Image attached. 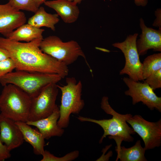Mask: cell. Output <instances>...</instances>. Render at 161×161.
<instances>
[{
    "instance_id": "6da1fadb",
    "label": "cell",
    "mask_w": 161,
    "mask_h": 161,
    "mask_svg": "<svg viewBox=\"0 0 161 161\" xmlns=\"http://www.w3.org/2000/svg\"><path fill=\"white\" fill-rule=\"evenodd\" d=\"M42 39L23 43L0 37V47L7 51L16 70L57 74L64 78L68 74V66L41 50Z\"/></svg>"
},
{
    "instance_id": "7a4b0ae2",
    "label": "cell",
    "mask_w": 161,
    "mask_h": 161,
    "mask_svg": "<svg viewBox=\"0 0 161 161\" xmlns=\"http://www.w3.org/2000/svg\"><path fill=\"white\" fill-rule=\"evenodd\" d=\"M100 104L102 109L106 114L112 115V118L97 120L79 116L77 118L81 122H89L96 123L102 128L104 133L99 140L100 144L107 136H109V139L115 140L117 144L116 148L121 146L123 141L133 142L134 139L131 135L136 133L126 123L127 120L132 115L130 114H121L115 111L109 104V98L107 96L103 97Z\"/></svg>"
},
{
    "instance_id": "3957f363",
    "label": "cell",
    "mask_w": 161,
    "mask_h": 161,
    "mask_svg": "<svg viewBox=\"0 0 161 161\" xmlns=\"http://www.w3.org/2000/svg\"><path fill=\"white\" fill-rule=\"evenodd\" d=\"M0 95L1 114L15 122L28 121L32 98L16 86H3Z\"/></svg>"
},
{
    "instance_id": "277c9868",
    "label": "cell",
    "mask_w": 161,
    "mask_h": 161,
    "mask_svg": "<svg viewBox=\"0 0 161 161\" xmlns=\"http://www.w3.org/2000/svg\"><path fill=\"white\" fill-rule=\"evenodd\" d=\"M62 79L57 74L16 70L0 78V83L3 86L8 84H14L32 98L36 96L47 85L52 83H57Z\"/></svg>"
},
{
    "instance_id": "5b68a950",
    "label": "cell",
    "mask_w": 161,
    "mask_h": 161,
    "mask_svg": "<svg viewBox=\"0 0 161 161\" xmlns=\"http://www.w3.org/2000/svg\"><path fill=\"white\" fill-rule=\"evenodd\" d=\"M65 85H57L61 92V105L59 108L60 117L58 125L65 128L69 126L71 114H78L83 108L85 103L81 98L82 84L81 81L77 82L73 77L66 79Z\"/></svg>"
},
{
    "instance_id": "8992f818",
    "label": "cell",
    "mask_w": 161,
    "mask_h": 161,
    "mask_svg": "<svg viewBox=\"0 0 161 161\" xmlns=\"http://www.w3.org/2000/svg\"><path fill=\"white\" fill-rule=\"evenodd\" d=\"M39 47L44 53L67 66L81 56L84 59L92 72L84 53L78 43L75 41L64 42L57 36H49L42 40Z\"/></svg>"
},
{
    "instance_id": "52a82bcc",
    "label": "cell",
    "mask_w": 161,
    "mask_h": 161,
    "mask_svg": "<svg viewBox=\"0 0 161 161\" xmlns=\"http://www.w3.org/2000/svg\"><path fill=\"white\" fill-rule=\"evenodd\" d=\"M138 35L137 33L129 35L124 41L112 44L120 50L125 58V65L120 75L127 74L129 78L137 81L143 80L142 63L140 60L136 44Z\"/></svg>"
},
{
    "instance_id": "ba28073f",
    "label": "cell",
    "mask_w": 161,
    "mask_h": 161,
    "mask_svg": "<svg viewBox=\"0 0 161 161\" xmlns=\"http://www.w3.org/2000/svg\"><path fill=\"white\" fill-rule=\"evenodd\" d=\"M58 92L57 83H52L44 86L36 96L32 98L28 121H36L50 115L58 106L55 102Z\"/></svg>"
},
{
    "instance_id": "9c48e42d",
    "label": "cell",
    "mask_w": 161,
    "mask_h": 161,
    "mask_svg": "<svg viewBox=\"0 0 161 161\" xmlns=\"http://www.w3.org/2000/svg\"><path fill=\"white\" fill-rule=\"evenodd\" d=\"M126 122L142 139L146 150L161 145V119L157 122H151L136 114L127 119Z\"/></svg>"
},
{
    "instance_id": "30bf717a",
    "label": "cell",
    "mask_w": 161,
    "mask_h": 161,
    "mask_svg": "<svg viewBox=\"0 0 161 161\" xmlns=\"http://www.w3.org/2000/svg\"><path fill=\"white\" fill-rule=\"evenodd\" d=\"M123 80L128 88L125 94L132 98L133 105L141 102L150 110L155 109L161 112V97L157 96L147 84L126 77Z\"/></svg>"
},
{
    "instance_id": "8fae6325",
    "label": "cell",
    "mask_w": 161,
    "mask_h": 161,
    "mask_svg": "<svg viewBox=\"0 0 161 161\" xmlns=\"http://www.w3.org/2000/svg\"><path fill=\"white\" fill-rule=\"evenodd\" d=\"M24 13L8 3L0 4V33L6 38L15 30L25 24Z\"/></svg>"
},
{
    "instance_id": "7c38bea8",
    "label": "cell",
    "mask_w": 161,
    "mask_h": 161,
    "mask_svg": "<svg viewBox=\"0 0 161 161\" xmlns=\"http://www.w3.org/2000/svg\"><path fill=\"white\" fill-rule=\"evenodd\" d=\"M140 26L142 32L136 42L139 55L146 54L150 49L161 52V30H157L147 27L142 18L140 19Z\"/></svg>"
},
{
    "instance_id": "4fadbf2b",
    "label": "cell",
    "mask_w": 161,
    "mask_h": 161,
    "mask_svg": "<svg viewBox=\"0 0 161 161\" xmlns=\"http://www.w3.org/2000/svg\"><path fill=\"white\" fill-rule=\"evenodd\" d=\"M0 140L10 151L20 146L24 140L15 121L0 113Z\"/></svg>"
},
{
    "instance_id": "5bb4252c",
    "label": "cell",
    "mask_w": 161,
    "mask_h": 161,
    "mask_svg": "<svg viewBox=\"0 0 161 161\" xmlns=\"http://www.w3.org/2000/svg\"><path fill=\"white\" fill-rule=\"evenodd\" d=\"M60 115L59 108L57 106L48 116L36 121H28L26 123L36 127L45 139H48L52 137H61L64 130L58 125Z\"/></svg>"
},
{
    "instance_id": "9a60e30c",
    "label": "cell",
    "mask_w": 161,
    "mask_h": 161,
    "mask_svg": "<svg viewBox=\"0 0 161 161\" xmlns=\"http://www.w3.org/2000/svg\"><path fill=\"white\" fill-rule=\"evenodd\" d=\"M44 4L54 10L63 21L66 23L75 22L80 13L77 4L66 0H55L45 1Z\"/></svg>"
},
{
    "instance_id": "2e32d148",
    "label": "cell",
    "mask_w": 161,
    "mask_h": 161,
    "mask_svg": "<svg viewBox=\"0 0 161 161\" xmlns=\"http://www.w3.org/2000/svg\"><path fill=\"white\" fill-rule=\"evenodd\" d=\"M23 135L24 140L33 147V152L37 155H42L44 151V138L38 131L32 128L26 122H15Z\"/></svg>"
},
{
    "instance_id": "e0dca14e",
    "label": "cell",
    "mask_w": 161,
    "mask_h": 161,
    "mask_svg": "<svg viewBox=\"0 0 161 161\" xmlns=\"http://www.w3.org/2000/svg\"><path fill=\"white\" fill-rule=\"evenodd\" d=\"M44 31V29L25 24L14 30L7 38L14 41L28 42L36 39H43Z\"/></svg>"
},
{
    "instance_id": "ac0fdd59",
    "label": "cell",
    "mask_w": 161,
    "mask_h": 161,
    "mask_svg": "<svg viewBox=\"0 0 161 161\" xmlns=\"http://www.w3.org/2000/svg\"><path fill=\"white\" fill-rule=\"evenodd\" d=\"M59 21L57 14L47 12L43 7H40L35 14L28 20L27 24L35 27L41 28L45 27L55 30V25Z\"/></svg>"
},
{
    "instance_id": "d6986e66",
    "label": "cell",
    "mask_w": 161,
    "mask_h": 161,
    "mask_svg": "<svg viewBox=\"0 0 161 161\" xmlns=\"http://www.w3.org/2000/svg\"><path fill=\"white\" fill-rule=\"evenodd\" d=\"M117 153L116 161L119 159L120 161H147L145 154L146 151L141 145V141L137 140L132 146L126 148L120 146L116 148Z\"/></svg>"
},
{
    "instance_id": "ffe728a7",
    "label": "cell",
    "mask_w": 161,
    "mask_h": 161,
    "mask_svg": "<svg viewBox=\"0 0 161 161\" xmlns=\"http://www.w3.org/2000/svg\"><path fill=\"white\" fill-rule=\"evenodd\" d=\"M161 69V53L149 55L142 63V77L143 80L153 73Z\"/></svg>"
},
{
    "instance_id": "44dd1931",
    "label": "cell",
    "mask_w": 161,
    "mask_h": 161,
    "mask_svg": "<svg viewBox=\"0 0 161 161\" xmlns=\"http://www.w3.org/2000/svg\"><path fill=\"white\" fill-rule=\"evenodd\" d=\"M8 2L15 8L35 13L38 8L36 5L34 0H8Z\"/></svg>"
},
{
    "instance_id": "7402d4cb",
    "label": "cell",
    "mask_w": 161,
    "mask_h": 161,
    "mask_svg": "<svg viewBox=\"0 0 161 161\" xmlns=\"http://www.w3.org/2000/svg\"><path fill=\"white\" fill-rule=\"evenodd\" d=\"M79 154V151L75 150L61 157L55 156L49 151L44 150L42 155V159L41 161H71L77 158Z\"/></svg>"
},
{
    "instance_id": "603a6c76",
    "label": "cell",
    "mask_w": 161,
    "mask_h": 161,
    "mask_svg": "<svg viewBox=\"0 0 161 161\" xmlns=\"http://www.w3.org/2000/svg\"><path fill=\"white\" fill-rule=\"evenodd\" d=\"M144 80V82L147 84L154 91L160 88L161 69L153 73Z\"/></svg>"
},
{
    "instance_id": "cb8c5ba5",
    "label": "cell",
    "mask_w": 161,
    "mask_h": 161,
    "mask_svg": "<svg viewBox=\"0 0 161 161\" xmlns=\"http://www.w3.org/2000/svg\"><path fill=\"white\" fill-rule=\"evenodd\" d=\"M14 61L10 58L0 61V78L16 69Z\"/></svg>"
},
{
    "instance_id": "d4e9b609",
    "label": "cell",
    "mask_w": 161,
    "mask_h": 161,
    "mask_svg": "<svg viewBox=\"0 0 161 161\" xmlns=\"http://www.w3.org/2000/svg\"><path fill=\"white\" fill-rule=\"evenodd\" d=\"M9 151L0 140V161H3L11 156Z\"/></svg>"
},
{
    "instance_id": "484cf974",
    "label": "cell",
    "mask_w": 161,
    "mask_h": 161,
    "mask_svg": "<svg viewBox=\"0 0 161 161\" xmlns=\"http://www.w3.org/2000/svg\"><path fill=\"white\" fill-rule=\"evenodd\" d=\"M155 15L156 18L154 20L152 25L157 27L158 29L161 30V9L160 8L157 9L155 11Z\"/></svg>"
},
{
    "instance_id": "4316f807",
    "label": "cell",
    "mask_w": 161,
    "mask_h": 161,
    "mask_svg": "<svg viewBox=\"0 0 161 161\" xmlns=\"http://www.w3.org/2000/svg\"><path fill=\"white\" fill-rule=\"evenodd\" d=\"M10 58L9 53L7 51L0 47V61Z\"/></svg>"
},
{
    "instance_id": "83f0119b",
    "label": "cell",
    "mask_w": 161,
    "mask_h": 161,
    "mask_svg": "<svg viewBox=\"0 0 161 161\" xmlns=\"http://www.w3.org/2000/svg\"><path fill=\"white\" fill-rule=\"evenodd\" d=\"M134 3L138 6L145 7L147 4L148 0H134Z\"/></svg>"
},
{
    "instance_id": "f1b7e54d",
    "label": "cell",
    "mask_w": 161,
    "mask_h": 161,
    "mask_svg": "<svg viewBox=\"0 0 161 161\" xmlns=\"http://www.w3.org/2000/svg\"><path fill=\"white\" fill-rule=\"evenodd\" d=\"M35 3L37 6V7L39 8L40 6L44 3L45 1L46 0H34Z\"/></svg>"
},
{
    "instance_id": "f546056e",
    "label": "cell",
    "mask_w": 161,
    "mask_h": 161,
    "mask_svg": "<svg viewBox=\"0 0 161 161\" xmlns=\"http://www.w3.org/2000/svg\"><path fill=\"white\" fill-rule=\"evenodd\" d=\"M69 1H73L75 3L77 4H80L81 1L83 0H66Z\"/></svg>"
}]
</instances>
